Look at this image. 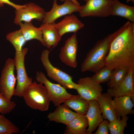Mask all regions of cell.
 I'll return each mask as SVG.
<instances>
[{"instance_id":"19","label":"cell","mask_w":134,"mask_h":134,"mask_svg":"<svg viewBox=\"0 0 134 134\" xmlns=\"http://www.w3.org/2000/svg\"><path fill=\"white\" fill-rule=\"evenodd\" d=\"M112 97L107 92L105 93H102L97 100L104 119L109 122L113 121L117 118Z\"/></svg>"},{"instance_id":"23","label":"cell","mask_w":134,"mask_h":134,"mask_svg":"<svg viewBox=\"0 0 134 134\" xmlns=\"http://www.w3.org/2000/svg\"><path fill=\"white\" fill-rule=\"evenodd\" d=\"M69 108L78 114L85 115L89 106V101L79 95L75 96L67 100L64 103Z\"/></svg>"},{"instance_id":"20","label":"cell","mask_w":134,"mask_h":134,"mask_svg":"<svg viewBox=\"0 0 134 134\" xmlns=\"http://www.w3.org/2000/svg\"><path fill=\"white\" fill-rule=\"evenodd\" d=\"M66 126L65 134H87L88 122L85 115L78 114Z\"/></svg>"},{"instance_id":"8","label":"cell","mask_w":134,"mask_h":134,"mask_svg":"<svg viewBox=\"0 0 134 134\" xmlns=\"http://www.w3.org/2000/svg\"><path fill=\"white\" fill-rule=\"evenodd\" d=\"M79 11L81 17H104L110 15L112 0H87Z\"/></svg>"},{"instance_id":"9","label":"cell","mask_w":134,"mask_h":134,"mask_svg":"<svg viewBox=\"0 0 134 134\" xmlns=\"http://www.w3.org/2000/svg\"><path fill=\"white\" fill-rule=\"evenodd\" d=\"M45 13L44 9L39 5L34 3H29L15 9L14 23L19 25L22 22H31L34 20L41 21Z\"/></svg>"},{"instance_id":"34","label":"cell","mask_w":134,"mask_h":134,"mask_svg":"<svg viewBox=\"0 0 134 134\" xmlns=\"http://www.w3.org/2000/svg\"><path fill=\"white\" fill-rule=\"evenodd\" d=\"M82 0L85 1V2H86V1L87 0Z\"/></svg>"},{"instance_id":"11","label":"cell","mask_w":134,"mask_h":134,"mask_svg":"<svg viewBox=\"0 0 134 134\" xmlns=\"http://www.w3.org/2000/svg\"><path fill=\"white\" fill-rule=\"evenodd\" d=\"M76 90L81 97L89 101L97 100L102 93L100 84L95 81L91 77L81 78L77 81Z\"/></svg>"},{"instance_id":"12","label":"cell","mask_w":134,"mask_h":134,"mask_svg":"<svg viewBox=\"0 0 134 134\" xmlns=\"http://www.w3.org/2000/svg\"><path fill=\"white\" fill-rule=\"evenodd\" d=\"M78 47L77 35L74 33L66 40L60 50L59 56L61 61L69 67L76 68L78 65L77 56Z\"/></svg>"},{"instance_id":"14","label":"cell","mask_w":134,"mask_h":134,"mask_svg":"<svg viewBox=\"0 0 134 134\" xmlns=\"http://www.w3.org/2000/svg\"><path fill=\"white\" fill-rule=\"evenodd\" d=\"M89 106L85 115L87 118L88 126L87 134H92L104 119L99 105L97 100L89 101Z\"/></svg>"},{"instance_id":"22","label":"cell","mask_w":134,"mask_h":134,"mask_svg":"<svg viewBox=\"0 0 134 134\" xmlns=\"http://www.w3.org/2000/svg\"><path fill=\"white\" fill-rule=\"evenodd\" d=\"M19 25L20 27L19 30L26 41L37 40L44 46L42 32L39 27L34 26L31 22H22Z\"/></svg>"},{"instance_id":"13","label":"cell","mask_w":134,"mask_h":134,"mask_svg":"<svg viewBox=\"0 0 134 134\" xmlns=\"http://www.w3.org/2000/svg\"><path fill=\"white\" fill-rule=\"evenodd\" d=\"M112 97L128 95L134 98V67L131 68L125 77L115 88H108L107 92Z\"/></svg>"},{"instance_id":"33","label":"cell","mask_w":134,"mask_h":134,"mask_svg":"<svg viewBox=\"0 0 134 134\" xmlns=\"http://www.w3.org/2000/svg\"><path fill=\"white\" fill-rule=\"evenodd\" d=\"M132 1L133 3H134V0H127V2H129Z\"/></svg>"},{"instance_id":"7","label":"cell","mask_w":134,"mask_h":134,"mask_svg":"<svg viewBox=\"0 0 134 134\" xmlns=\"http://www.w3.org/2000/svg\"><path fill=\"white\" fill-rule=\"evenodd\" d=\"M14 59L9 58L6 60L0 78V92L7 99L11 100L14 96L16 78Z\"/></svg>"},{"instance_id":"4","label":"cell","mask_w":134,"mask_h":134,"mask_svg":"<svg viewBox=\"0 0 134 134\" xmlns=\"http://www.w3.org/2000/svg\"><path fill=\"white\" fill-rule=\"evenodd\" d=\"M50 51L47 49L42 52L40 60L47 75L66 89L76 90L77 84L72 80V77L66 72L53 66L49 59Z\"/></svg>"},{"instance_id":"31","label":"cell","mask_w":134,"mask_h":134,"mask_svg":"<svg viewBox=\"0 0 134 134\" xmlns=\"http://www.w3.org/2000/svg\"><path fill=\"white\" fill-rule=\"evenodd\" d=\"M4 4H7L14 8L15 9L23 7L25 5H20L16 4L10 0H0V7H2Z\"/></svg>"},{"instance_id":"32","label":"cell","mask_w":134,"mask_h":134,"mask_svg":"<svg viewBox=\"0 0 134 134\" xmlns=\"http://www.w3.org/2000/svg\"><path fill=\"white\" fill-rule=\"evenodd\" d=\"M65 0H60L61 1H64ZM71 1L74 3L75 4L78 5H80L79 3L77 0H70Z\"/></svg>"},{"instance_id":"24","label":"cell","mask_w":134,"mask_h":134,"mask_svg":"<svg viewBox=\"0 0 134 134\" xmlns=\"http://www.w3.org/2000/svg\"><path fill=\"white\" fill-rule=\"evenodd\" d=\"M130 68L123 67L113 70L110 78L107 82L108 88L114 89L117 88L124 80Z\"/></svg>"},{"instance_id":"15","label":"cell","mask_w":134,"mask_h":134,"mask_svg":"<svg viewBox=\"0 0 134 134\" xmlns=\"http://www.w3.org/2000/svg\"><path fill=\"white\" fill-rule=\"evenodd\" d=\"M55 26L62 37L67 33L76 34L84 27V24L76 16L71 14L66 16L60 21L55 23Z\"/></svg>"},{"instance_id":"3","label":"cell","mask_w":134,"mask_h":134,"mask_svg":"<svg viewBox=\"0 0 134 134\" xmlns=\"http://www.w3.org/2000/svg\"><path fill=\"white\" fill-rule=\"evenodd\" d=\"M22 97L32 109L41 111L49 109L50 101L46 88L42 84L33 82L24 92Z\"/></svg>"},{"instance_id":"29","label":"cell","mask_w":134,"mask_h":134,"mask_svg":"<svg viewBox=\"0 0 134 134\" xmlns=\"http://www.w3.org/2000/svg\"><path fill=\"white\" fill-rule=\"evenodd\" d=\"M16 104L13 101L6 99L0 92V114H8L15 108Z\"/></svg>"},{"instance_id":"28","label":"cell","mask_w":134,"mask_h":134,"mask_svg":"<svg viewBox=\"0 0 134 134\" xmlns=\"http://www.w3.org/2000/svg\"><path fill=\"white\" fill-rule=\"evenodd\" d=\"M112 70L105 66L95 72L91 77L97 83L100 84L107 82L110 78Z\"/></svg>"},{"instance_id":"17","label":"cell","mask_w":134,"mask_h":134,"mask_svg":"<svg viewBox=\"0 0 134 134\" xmlns=\"http://www.w3.org/2000/svg\"><path fill=\"white\" fill-rule=\"evenodd\" d=\"M57 106L54 111L47 116L49 121L62 123L67 126L78 114L72 111L64 103Z\"/></svg>"},{"instance_id":"26","label":"cell","mask_w":134,"mask_h":134,"mask_svg":"<svg viewBox=\"0 0 134 134\" xmlns=\"http://www.w3.org/2000/svg\"><path fill=\"white\" fill-rule=\"evenodd\" d=\"M129 117L127 116L117 117L114 120L109 122L108 127L111 134H123L127 127Z\"/></svg>"},{"instance_id":"6","label":"cell","mask_w":134,"mask_h":134,"mask_svg":"<svg viewBox=\"0 0 134 134\" xmlns=\"http://www.w3.org/2000/svg\"><path fill=\"white\" fill-rule=\"evenodd\" d=\"M35 78L37 82L45 86L50 101L55 106L64 103L67 100L75 96L69 93L66 89L60 84L51 82L42 71L37 72Z\"/></svg>"},{"instance_id":"10","label":"cell","mask_w":134,"mask_h":134,"mask_svg":"<svg viewBox=\"0 0 134 134\" xmlns=\"http://www.w3.org/2000/svg\"><path fill=\"white\" fill-rule=\"evenodd\" d=\"M81 6L77 5L70 0H65L63 3L59 5L57 0H53L51 9L46 12L42 20L43 23L55 22L58 18L63 16L79 12Z\"/></svg>"},{"instance_id":"21","label":"cell","mask_w":134,"mask_h":134,"mask_svg":"<svg viewBox=\"0 0 134 134\" xmlns=\"http://www.w3.org/2000/svg\"><path fill=\"white\" fill-rule=\"evenodd\" d=\"M110 15L123 17L134 23V7L123 3L118 0H112Z\"/></svg>"},{"instance_id":"30","label":"cell","mask_w":134,"mask_h":134,"mask_svg":"<svg viewBox=\"0 0 134 134\" xmlns=\"http://www.w3.org/2000/svg\"><path fill=\"white\" fill-rule=\"evenodd\" d=\"M109 122L104 119L100 124L94 134H109V132L108 125Z\"/></svg>"},{"instance_id":"5","label":"cell","mask_w":134,"mask_h":134,"mask_svg":"<svg viewBox=\"0 0 134 134\" xmlns=\"http://www.w3.org/2000/svg\"><path fill=\"white\" fill-rule=\"evenodd\" d=\"M28 50L25 48L20 52H15L13 59L17 81L14 96L19 97H22L24 92L33 82L32 79L28 76L25 66V58Z\"/></svg>"},{"instance_id":"1","label":"cell","mask_w":134,"mask_h":134,"mask_svg":"<svg viewBox=\"0 0 134 134\" xmlns=\"http://www.w3.org/2000/svg\"><path fill=\"white\" fill-rule=\"evenodd\" d=\"M105 66L112 70L134 67V23L128 21L114 32Z\"/></svg>"},{"instance_id":"27","label":"cell","mask_w":134,"mask_h":134,"mask_svg":"<svg viewBox=\"0 0 134 134\" xmlns=\"http://www.w3.org/2000/svg\"><path fill=\"white\" fill-rule=\"evenodd\" d=\"M19 128L7 118L3 114H0V134H17Z\"/></svg>"},{"instance_id":"2","label":"cell","mask_w":134,"mask_h":134,"mask_svg":"<svg viewBox=\"0 0 134 134\" xmlns=\"http://www.w3.org/2000/svg\"><path fill=\"white\" fill-rule=\"evenodd\" d=\"M114 32L98 41L87 53L81 66V70L95 73L105 66V60L108 53Z\"/></svg>"},{"instance_id":"16","label":"cell","mask_w":134,"mask_h":134,"mask_svg":"<svg viewBox=\"0 0 134 134\" xmlns=\"http://www.w3.org/2000/svg\"><path fill=\"white\" fill-rule=\"evenodd\" d=\"M55 23H43L39 27L42 32L44 46L48 49H52L55 47L61 39Z\"/></svg>"},{"instance_id":"18","label":"cell","mask_w":134,"mask_h":134,"mask_svg":"<svg viewBox=\"0 0 134 134\" xmlns=\"http://www.w3.org/2000/svg\"><path fill=\"white\" fill-rule=\"evenodd\" d=\"M114 97L113 102L117 117L134 114V98L128 95Z\"/></svg>"},{"instance_id":"25","label":"cell","mask_w":134,"mask_h":134,"mask_svg":"<svg viewBox=\"0 0 134 134\" xmlns=\"http://www.w3.org/2000/svg\"><path fill=\"white\" fill-rule=\"evenodd\" d=\"M6 38L13 46L16 52L21 51L27 42L19 30L8 34Z\"/></svg>"}]
</instances>
